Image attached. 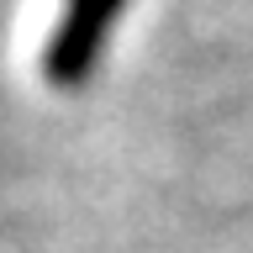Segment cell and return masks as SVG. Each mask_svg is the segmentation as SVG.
<instances>
[{
    "label": "cell",
    "mask_w": 253,
    "mask_h": 253,
    "mask_svg": "<svg viewBox=\"0 0 253 253\" xmlns=\"http://www.w3.org/2000/svg\"><path fill=\"white\" fill-rule=\"evenodd\" d=\"M122 11H126V0H63L53 42L42 53V74L53 90H79V79H90Z\"/></svg>",
    "instance_id": "6da1fadb"
}]
</instances>
